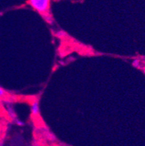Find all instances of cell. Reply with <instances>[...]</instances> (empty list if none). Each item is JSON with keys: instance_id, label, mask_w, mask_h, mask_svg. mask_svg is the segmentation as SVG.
Wrapping results in <instances>:
<instances>
[{"instance_id": "3957f363", "label": "cell", "mask_w": 145, "mask_h": 146, "mask_svg": "<svg viewBox=\"0 0 145 146\" xmlns=\"http://www.w3.org/2000/svg\"><path fill=\"white\" fill-rule=\"evenodd\" d=\"M5 95H6V92H5V90H4L3 89L0 88V98L4 97Z\"/></svg>"}, {"instance_id": "277c9868", "label": "cell", "mask_w": 145, "mask_h": 146, "mask_svg": "<svg viewBox=\"0 0 145 146\" xmlns=\"http://www.w3.org/2000/svg\"><path fill=\"white\" fill-rule=\"evenodd\" d=\"M0 146H2V145H0Z\"/></svg>"}, {"instance_id": "7a4b0ae2", "label": "cell", "mask_w": 145, "mask_h": 146, "mask_svg": "<svg viewBox=\"0 0 145 146\" xmlns=\"http://www.w3.org/2000/svg\"><path fill=\"white\" fill-rule=\"evenodd\" d=\"M30 111H31L32 115L34 117H38L40 114L39 109V103L38 100H35L32 103L31 106H30Z\"/></svg>"}, {"instance_id": "6da1fadb", "label": "cell", "mask_w": 145, "mask_h": 146, "mask_svg": "<svg viewBox=\"0 0 145 146\" xmlns=\"http://www.w3.org/2000/svg\"><path fill=\"white\" fill-rule=\"evenodd\" d=\"M28 3L39 14L49 18L50 22H51L50 16H49L50 9V2L49 0H30Z\"/></svg>"}]
</instances>
